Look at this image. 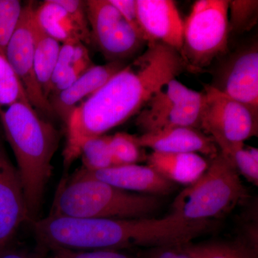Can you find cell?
<instances>
[{
    "instance_id": "obj_1",
    "label": "cell",
    "mask_w": 258,
    "mask_h": 258,
    "mask_svg": "<svg viewBox=\"0 0 258 258\" xmlns=\"http://www.w3.org/2000/svg\"><path fill=\"white\" fill-rule=\"evenodd\" d=\"M186 70L177 50L161 44L147 45V50L70 115L66 123L64 165L69 166L79 157L85 139L104 135L138 114L154 93Z\"/></svg>"
},
{
    "instance_id": "obj_2",
    "label": "cell",
    "mask_w": 258,
    "mask_h": 258,
    "mask_svg": "<svg viewBox=\"0 0 258 258\" xmlns=\"http://www.w3.org/2000/svg\"><path fill=\"white\" fill-rule=\"evenodd\" d=\"M40 243L51 249L92 251L189 243L213 230L210 221H189L175 214L162 218L98 219L53 216L32 222Z\"/></svg>"
},
{
    "instance_id": "obj_3",
    "label": "cell",
    "mask_w": 258,
    "mask_h": 258,
    "mask_svg": "<svg viewBox=\"0 0 258 258\" xmlns=\"http://www.w3.org/2000/svg\"><path fill=\"white\" fill-rule=\"evenodd\" d=\"M0 120L14 153L30 222L36 220L45 187L52 174V159L59 133L30 103L18 102L0 108Z\"/></svg>"
},
{
    "instance_id": "obj_4",
    "label": "cell",
    "mask_w": 258,
    "mask_h": 258,
    "mask_svg": "<svg viewBox=\"0 0 258 258\" xmlns=\"http://www.w3.org/2000/svg\"><path fill=\"white\" fill-rule=\"evenodd\" d=\"M159 196L134 193L96 179L81 169L62 181L50 215L74 218L152 217L161 208Z\"/></svg>"
},
{
    "instance_id": "obj_5",
    "label": "cell",
    "mask_w": 258,
    "mask_h": 258,
    "mask_svg": "<svg viewBox=\"0 0 258 258\" xmlns=\"http://www.w3.org/2000/svg\"><path fill=\"white\" fill-rule=\"evenodd\" d=\"M246 197L238 172L219 153L203 175L176 196L172 213L189 221H212L228 215Z\"/></svg>"
},
{
    "instance_id": "obj_6",
    "label": "cell",
    "mask_w": 258,
    "mask_h": 258,
    "mask_svg": "<svg viewBox=\"0 0 258 258\" xmlns=\"http://www.w3.org/2000/svg\"><path fill=\"white\" fill-rule=\"evenodd\" d=\"M228 0H198L184 22L180 55L186 70L198 72L225 53L228 45Z\"/></svg>"
},
{
    "instance_id": "obj_7",
    "label": "cell",
    "mask_w": 258,
    "mask_h": 258,
    "mask_svg": "<svg viewBox=\"0 0 258 258\" xmlns=\"http://www.w3.org/2000/svg\"><path fill=\"white\" fill-rule=\"evenodd\" d=\"M200 129L213 139L222 155L244 144L258 132V111L224 94L211 85L204 86Z\"/></svg>"
},
{
    "instance_id": "obj_8",
    "label": "cell",
    "mask_w": 258,
    "mask_h": 258,
    "mask_svg": "<svg viewBox=\"0 0 258 258\" xmlns=\"http://www.w3.org/2000/svg\"><path fill=\"white\" fill-rule=\"evenodd\" d=\"M204 93L176 79L154 93L137 115L136 125L143 134L175 127L200 129Z\"/></svg>"
},
{
    "instance_id": "obj_9",
    "label": "cell",
    "mask_w": 258,
    "mask_h": 258,
    "mask_svg": "<svg viewBox=\"0 0 258 258\" xmlns=\"http://www.w3.org/2000/svg\"><path fill=\"white\" fill-rule=\"evenodd\" d=\"M86 14L91 40L108 62H124L146 44L110 0H88Z\"/></svg>"
},
{
    "instance_id": "obj_10",
    "label": "cell",
    "mask_w": 258,
    "mask_h": 258,
    "mask_svg": "<svg viewBox=\"0 0 258 258\" xmlns=\"http://www.w3.org/2000/svg\"><path fill=\"white\" fill-rule=\"evenodd\" d=\"M35 8L32 3L23 6L20 20L5 52L23 85L31 106L44 114L50 115L54 114L53 111L37 81L34 66L32 20Z\"/></svg>"
},
{
    "instance_id": "obj_11",
    "label": "cell",
    "mask_w": 258,
    "mask_h": 258,
    "mask_svg": "<svg viewBox=\"0 0 258 258\" xmlns=\"http://www.w3.org/2000/svg\"><path fill=\"white\" fill-rule=\"evenodd\" d=\"M212 87L258 111V47L257 42L244 45L220 64Z\"/></svg>"
},
{
    "instance_id": "obj_12",
    "label": "cell",
    "mask_w": 258,
    "mask_h": 258,
    "mask_svg": "<svg viewBox=\"0 0 258 258\" xmlns=\"http://www.w3.org/2000/svg\"><path fill=\"white\" fill-rule=\"evenodd\" d=\"M141 33L147 45L161 44L180 52L184 21L171 0H137Z\"/></svg>"
},
{
    "instance_id": "obj_13",
    "label": "cell",
    "mask_w": 258,
    "mask_h": 258,
    "mask_svg": "<svg viewBox=\"0 0 258 258\" xmlns=\"http://www.w3.org/2000/svg\"><path fill=\"white\" fill-rule=\"evenodd\" d=\"M25 222L30 219L21 179L0 144V248Z\"/></svg>"
},
{
    "instance_id": "obj_14",
    "label": "cell",
    "mask_w": 258,
    "mask_h": 258,
    "mask_svg": "<svg viewBox=\"0 0 258 258\" xmlns=\"http://www.w3.org/2000/svg\"><path fill=\"white\" fill-rule=\"evenodd\" d=\"M124 62L113 61L101 66H93L67 89L49 98L54 114L67 123L72 112L83 101L96 92L110 79L123 69Z\"/></svg>"
},
{
    "instance_id": "obj_15",
    "label": "cell",
    "mask_w": 258,
    "mask_h": 258,
    "mask_svg": "<svg viewBox=\"0 0 258 258\" xmlns=\"http://www.w3.org/2000/svg\"><path fill=\"white\" fill-rule=\"evenodd\" d=\"M137 139L141 147L149 148L153 152L200 153L212 159L218 154L213 139L200 129L193 127H175L148 132Z\"/></svg>"
},
{
    "instance_id": "obj_16",
    "label": "cell",
    "mask_w": 258,
    "mask_h": 258,
    "mask_svg": "<svg viewBox=\"0 0 258 258\" xmlns=\"http://www.w3.org/2000/svg\"><path fill=\"white\" fill-rule=\"evenodd\" d=\"M84 170L96 179L132 192L159 197L169 195L175 189L174 183L166 179L149 166L137 164L111 166L93 172Z\"/></svg>"
},
{
    "instance_id": "obj_17",
    "label": "cell",
    "mask_w": 258,
    "mask_h": 258,
    "mask_svg": "<svg viewBox=\"0 0 258 258\" xmlns=\"http://www.w3.org/2000/svg\"><path fill=\"white\" fill-rule=\"evenodd\" d=\"M148 166L171 182L190 185L208 169L205 158L195 153L152 152L147 157Z\"/></svg>"
},
{
    "instance_id": "obj_18",
    "label": "cell",
    "mask_w": 258,
    "mask_h": 258,
    "mask_svg": "<svg viewBox=\"0 0 258 258\" xmlns=\"http://www.w3.org/2000/svg\"><path fill=\"white\" fill-rule=\"evenodd\" d=\"M93 66L87 47L83 42L72 40L62 43L51 79L49 98L67 89Z\"/></svg>"
},
{
    "instance_id": "obj_19",
    "label": "cell",
    "mask_w": 258,
    "mask_h": 258,
    "mask_svg": "<svg viewBox=\"0 0 258 258\" xmlns=\"http://www.w3.org/2000/svg\"><path fill=\"white\" fill-rule=\"evenodd\" d=\"M34 37V66L37 81L48 99L52 74L57 63L62 44L47 35L37 24L34 13L32 20Z\"/></svg>"
},
{
    "instance_id": "obj_20",
    "label": "cell",
    "mask_w": 258,
    "mask_h": 258,
    "mask_svg": "<svg viewBox=\"0 0 258 258\" xmlns=\"http://www.w3.org/2000/svg\"><path fill=\"white\" fill-rule=\"evenodd\" d=\"M35 18L47 35L61 44L72 40L83 43L82 35L74 20L55 0H47L35 8Z\"/></svg>"
},
{
    "instance_id": "obj_21",
    "label": "cell",
    "mask_w": 258,
    "mask_h": 258,
    "mask_svg": "<svg viewBox=\"0 0 258 258\" xmlns=\"http://www.w3.org/2000/svg\"><path fill=\"white\" fill-rule=\"evenodd\" d=\"M180 247L191 258H257L254 247L240 242H189Z\"/></svg>"
},
{
    "instance_id": "obj_22",
    "label": "cell",
    "mask_w": 258,
    "mask_h": 258,
    "mask_svg": "<svg viewBox=\"0 0 258 258\" xmlns=\"http://www.w3.org/2000/svg\"><path fill=\"white\" fill-rule=\"evenodd\" d=\"M109 140L110 136L102 135L83 141L79 152L83 169L93 172L113 166Z\"/></svg>"
},
{
    "instance_id": "obj_23",
    "label": "cell",
    "mask_w": 258,
    "mask_h": 258,
    "mask_svg": "<svg viewBox=\"0 0 258 258\" xmlns=\"http://www.w3.org/2000/svg\"><path fill=\"white\" fill-rule=\"evenodd\" d=\"M18 102L30 103L5 51L0 48V108L11 106Z\"/></svg>"
},
{
    "instance_id": "obj_24",
    "label": "cell",
    "mask_w": 258,
    "mask_h": 258,
    "mask_svg": "<svg viewBox=\"0 0 258 258\" xmlns=\"http://www.w3.org/2000/svg\"><path fill=\"white\" fill-rule=\"evenodd\" d=\"M109 144L113 166L137 164L147 159L136 136L118 132L110 136Z\"/></svg>"
},
{
    "instance_id": "obj_25",
    "label": "cell",
    "mask_w": 258,
    "mask_h": 258,
    "mask_svg": "<svg viewBox=\"0 0 258 258\" xmlns=\"http://www.w3.org/2000/svg\"><path fill=\"white\" fill-rule=\"evenodd\" d=\"M230 32L242 34L253 28L258 20L257 0L229 1Z\"/></svg>"
},
{
    "instance_id": "obj_26",
    "label": "cell",
    "mask_w": 258,
    "mask_h": 258,
    "mask_svg": "<svg viewBox=\"0 0 258 258\" xmlns=\"http://www.w3.org/2000/svg\"><path fill=\"white\" fill-rule=\"evenodd\" d=\"M225 157V156H224ZM249 182L258 184V150L256 148L244 147V144L231 151L225 157Z\"/></svg>"
},
{
    "instance_id": "obj_27",
    "label": "cell",
    "mask_w": 258,
    "mask_h": 258,
    "mask_svg": "<svg viewBox=\"0 0 258 258\" xmlns=\"http://www.w3.org/2000/svg\"><path fill=\"white\" fill-rule=\"evenodd\" d=\"M23 5L18 0H0V48L5 51L13 35L20 15Z\"/></svg>"
},
{
    "instance_id": "obj_28",
    "label": "cell",
    "mask_w": 258,
    "mask_h": 258,
    "mask_svg": "<svg viewBox=\"0 0 258 258\" xmlns=\"http://www.w3.org/2000/svg\"><path fill=\"white\" fill-rule=\"evenodd\" d=\"M63 8L74 20L81 35L83 43H89L91 40V30L86 14V2L81 0H55Z\"/></svg>"
},
{
    "instance_id": "obj_29",
    "label": "cell",
    "mask_w": 258,
    "mask_h": 258,
    "mask_svg": "<svg viewBox=\"0 0 258 258\" xmlns=\"http://www.w3.org/2000/svg\"><path fill=\"white\" fill-rule=\"evenodd\" d=\"M55 258H135L113 249L92 251H72L63 249H52Z\"/></svg>"
},
{
    "instance_id": "obj_30",
    "label": "cell",
    "mask_w": 258,
    "mask_h": 258,
    "mask_svg": "<svg viewBox=\"0 0 258 258\" xmlns=\"http://www.w3.org/2000/svg\"><path fill=\"white\" fill-rule=\"evenodd\" d=\"M110 2L118 10L125 21L142 37L139 25L137 0H110Z\"/></svg>"
},
{
    "instance_id": "obj_31",
    "label": "cell",
    "mask_w": 258,
    "mask_h": 258,
    "mask_svg": "<svg viewBox=\"0 0 258 258\" xmlns=\"http://www.w3.org/2000/svg\"><path fill=\"white\" fill-rule=\"evenodd\" d=\"M148 258H191L180 246L153 248Z\"/></svg>"
},
{
    "instance_id": "obj_32",
    "label": "cell",
    "mask_w": 258,
    "mask_h": 258,
    "mask_svg": "<svg viewBox=\"0 0 258 258\" xmlns=\"http://www.w3.org/2000/svg\"><path fill=\"white\" fill-rule=\"evenodd\" d=\"M0 258H30L26 254L18 252H10L2 255Z\"/></svg>"
},
{
    "instance_id": "obj_33",
    "label": "cell",
    "mask_w": 258,
    "mask_h": 258,
    "mask_svg": "<svg viewBox=\"0 0 258 258\" xmlns=\"http://www.w3.org/2000/svg\"><path fill=\"white\" fill-rule=\"evenodd\" d=\"M53 258H55V257H53Z\"/></svg>"
}]
</instances>
